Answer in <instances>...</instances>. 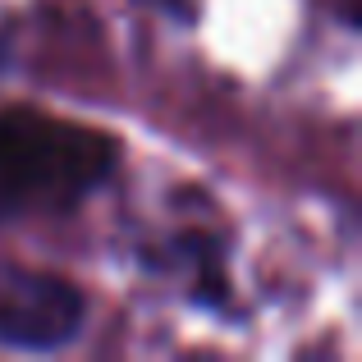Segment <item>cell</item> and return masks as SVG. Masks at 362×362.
Instances as JSON below:
<instances>
[{
    "label": "cell",
    "mask_w": 362,
    "mask_h": 362,
    "mask_svg": "<svg viewBox=\"0 0 362 362\" xmlns=\"http://www.w3.org/2000/svg\"><path fill=\"white\" fill-rule=\"evenodd\" d=\"M83 326V293L69 280L28 266H0V349H64Z\"/></svg>",
    "instance_id": "2"
},
{
    "label": "cell",
    "mask_w": 362,
    "mask_h": 362,
    "mask_svg": "<svg viewBox=\"0 0 362 362\" xmlns=\"http://www.w3.org/2000/svg\"><path fill=\"white\" fill-rule=\"evenodd\" d=\"M119 147L110 133L83 124L37 115V110H5L0 115V184L23 202H78L83 193L106 184Z\"/></svg>",
    "instance_id": "1"
},
{
    "label": "cell",
    "mask_w": 362,
    "mask_h": 362,
    "mask_svg": "<svg viewBox=\"0 0 362 362\" xmlns=\"http://www.w3.org/2000/svg\"><path fill=\"white\" fill-rule=\"evenodd\" d=\"M18 206H14V197L5 193V184H0V221H9V216H14Z\"/></svg>",
    "instance_id": "3"
}]
</instances>
